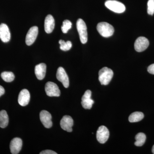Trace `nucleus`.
Masks as SVG:
<instances>
[{
    "mask_svg": "<svg viewBox=\"0 0 154 154\" xmlns=\"http://www.w3.org/2000/svg\"><path fill=\"white\" fill-rule=\"evenodd\" d=\"M109 134V131L107 127L104 125L99 127L96 133L97 140L100 143H105L108 140Z\"/></svg>",
    "mask_w": 154,
    "mask_h": 154,
    "instance_id": "nucleus-6",
    "label": "nucleus"
},
{
    "mask_svg": "<svg viewBox=\"0 0 154 154\" xmlns=\"http://www.w3.org/2000/svg\"><path fill=\"white\" fill-rule=\"evenodd\" d=\"M60 127L64 130L71 132L72 131V127L73 125V120L69 116H64L60 122Z\"/></svg>",
    "mask_w": 154,
    "mask_h": 154,
    "instance_id": "nucleus-11",
    "label": "nucleus"
},
{
    "mask_svg": "<svg viewBox=\"0 0 154 154\" xmlns=\"http://www.w3.org/2000/svg\"><path fill=\"white\" fill-rule=\"evenodd\" d=\"M72 23L70 21L68 20H65L63 23V25L61 27V30L63 33H66L69 30L72 28Z\"/></svg>",
    "mask_w": 154,
    "mask_h": 154,
    "instance_id": "nucleus-23",
    "label": "nucleus"
},
{
    "mask_svg": "<svg viewBox=\"0 0 154 154\" xmlns=\"http://www.w3.org/2000/svg\"><path fill=\"white\" fill-rule=\"evenodd\" d=\"M0 38L4 42H8L11 39V33L8 27L6 24L0 25Z\"/></svg>",
    "mask_w": 154,
    "mask_h": 154,
    "instance_id": "nucleus-14",
    "label": "nucleus"
},
{
    "mask_svg": "<svg viewBox=\"0 0 154 154\" xmlns=\"http://www.w3.org/2000/svg\"><path fill=\"white\" fill-rule=\"evenodd\" d=\"M30 100V94L28 90L23 89L19 93L18 102L22 106L28 105Z\"/></svg>",
    "mask_w": 154,
    "mask_h": 154,
    "instance_id": "nucleus-15",
    "label": "nucleus"
},
{
    "mask_svg": "<svg viewBox=\"0 0 154 154\" xmlns=\"http://www.w3.org/2000/svg\"><path fill=\"white\" fill-rule=\"evenodd\" d=\"M2 79L7 82H11L14 81L15 75L13 72H4L1 74Z\"/></svg>",
    "mask_w": 154,
    "mask_h": 154,
    "instance_id": "nucleus-21",
    "label": "nucleus"
},
{
    "mask_svg": "<svg viewBox=\"0 0 154 154\" xmlns=\"http://www.w3.org/2000/svg\"><path fill=\"white\" fill-rule=\"evenodd\" d=\"M147 71L149 73L154 75V63L148 67Z\"/></svg>",
    "mask_w": 154,
    "mask_h": 154,
    "instance_id": "nucleus-26",
    "label": "nucleus"
},
{
    "mask_svg": "<svg viewBox=\"0 0 154 154\" xmlns=\"http://www.w3.org/2000/svg\"><path fill=\"white\" fill-rule=\"evenodd\" d=\"M39 116L40 120L45 127L49 128L52 127L51 115L49 112L46 110H43L40 112Z\"/></svg>",
    "mask_w": 154,
    "mask_h": 154,
    "instance_id": "nucleus-12",
    "label": "nucleus"
},
{
    "mask_svg": "<svg viewBox=\"0 0 154 154\" xmlns=\"http://www.w3.org/2000/svg\"><path fill=\"white\" fill-rule=\"evenodd\" d=\"M152 152L154 154V145L153 146L152 148Z\"/></svg>",
    "mask_w": 154,
    "mask_h": 154,
    "instance_id": "nucleus-28",
    "label": "nucleus"
},
{
    "mask_svg": "<svg viewBox=\"0 0 154 154\" xmlns=\"http://www.w3.org/2000/svg\"><path fill=\"white\" fill-rule=\"evenodd\" d=\"M40 154H57V153L51 150H46L40 152Z\"/></svg>",
    "mask_w": 154,
    "mask_h": 154,
    "instance_id": "nucleus-25",
    "label": "nucleus"
},
{
    "mask_svg": "<svg viewBox=\"0 0 154 154\" xmlns=\"http://www.w3.org/2000/svg\"><path fill=\"white\" fill-rule=\"evenodd\" d=\"M46 65L45 63H41L37 65L35 68V74L37 79L39 80L43 79L46 73Z\"/></svg>",
    "mask_w": 154,
    "mask_h": 154,
    "instance_id": "nucleus-17",
    "label": "nucleus"
},
{
    "mask_svg": "<svg viewBox=\"0 0 154 154\" xmlns=\"http://www.w3.org/2000/svg\"><path fill=\"white\" fill-rule=\"evenodd\" d=\"M22 141L21 139L19 138H14L11 140L10 143V149L11 153L17 154L22 149Z\"/></svg>",
    "mask_w": 154,
    "mask_h": 154,
    "instance_id": "nucleus-13",
    "label": "nucleus"
},
{
    "mask_svg": "<svg viewBox=\"0 0 154 154\" xmlns=\"http://www.w3.org/2000/svg\"><path fill=\"white\" fill-rule=\"evenodd\" d=\"M5 93V90L4 88L0 85V97L4 95Z\"/></svg>",
    "mask_w": 154,
    "mask_h": 154,
    "instance_id": "nucleus-27",
    "label": "nucleus"
},
{
    "mask_svg": "<svg viewBox=\"0 0 154 154\" xmlns=\"http://www.w3.org/2000/svg\"><path fill=\"white\" fill-rule=\"evenodd\" d=\"M59 43L60 44V49L63 51L69 50L72 47V42L69 41L65 42L63 40H60L59 41Z\"/></svg>",
    "mask_w": 154,
    "mask_h": 154,
    "instance_id": "nucleus-22",
    "label": "nucleus"
},
{
    "mask_svg": "<svg viewBox=\"0 0 154 154\" xmlns=\"http://www.w3.org/2000/svg\"><path fill=\"white\" fill-rule=\"evenodd\" d=\"M99 79L101 85H107L112 80L113 75V71L107 67L100 70L99 72Z\"/></svg>",
    "mask_w": 154,
    "mask_h": 154,
    "instance_id": "nucleus-1",
    "label": "nucleus"
},
{
    "mask_svg": "<svg viewBox=\"0 0 154 154\" xmlns=\"http://www.w3.org/2000/svg\"><path fill=\"white\" fill-rule=\"evenodd\" d=\"M149 42L146 37L140 36L136 40L134 43V48L137 51L142 52L148 47Z\"/></svg>",
    "mask_w": 154,
    "mask_h": 154,
    "instance_id": "nucleus-7",
    "label": "nucleus"
},
{
    "mask_svg": "<svg viewBox=\"0 0 154 154\" xmlns=\"http://www.w3.org/2000/svg\"><path fill=\"white\" fill-rule=\"evenodd\" d=\"M55 26V22L53 17L51 15H48L45 20V30L47 33L52 32Z\"/></svg>",
    "mask_w": 154,
    "mask_h": 154,
    "instance_id": "nucleus-16",
    "label": "nucleus"
},
{
    "mask_svg": "<svg viewBox=\"0 0 154 154\" xmlns=\"http://www.w3.org/2000/svg\"><path fill=\"white\" fill-rule=\"evenodd\" d=\"M56 76L57 79L62 83L65 88H68L69 84V77L63 68L62 67L58 68Z\"/></svg>",
    "mask_w": 154,
    "mask_h": 154,
    "instance_id": "nucleus-9",
    "label": "nucleus"
},
{
    "mask_svg": "<svg viewBox=\"0 0 154 154\" xmlns=\"http://www.w3.org/2000/svg\"><path fill=\"white\" fill-rule=\"evenodd\" d=\"M91 91L90 90H87L82 97V105L85 109H91L94 104V100L91 98Z\"/></svg>",
    "mask_w": 154,
    "mask_h": 154,
    "instance_id": "nucleus-10",
    "label": "nucleus"
},
{
    "mask_svg": "<svg viewBox=\"0 0 154 154\" xmlns=\"http://www.w3.org/2000/svg\"><path fill=\"white\" fill-rule=\"evenodd\" d=\"M45 91L48 96L50 97H59L60 95L59 88L55 83L48 82L45 86Z\"/></svg>",
    "mask_w": 154,
    "mask_h": 154,
    "instance_id": "nucleus-5",
    "label": "nucleus"
},
{
    "mask_svg": "<svg viewBox=\"0 0 154 154\" xmlns=\"http://www.w3.org/2000/svg\"><path fill=\"white\" fill-rule=\"evenodd\" d=\"M38 33V28L37 26H33L28 30L26 35L25 42L28 46L31 45L36 40Z\"/></svg>",
    "mask_w": 154,
    "mask_h": 154,
    "instance_id": "nucleus-8",
    "label": "nucleus"
},
{
    "mask_svg": "<svg viewBox=\"0 0 154 154\" xmlns=\"http://www.w3.org/2000/svg\"><path fill=\"white\" fill-rule=\"evenodd\" d=\"M9 123V117L7 112L5 110L0 111V127L5 128Z\"/></svg>",
    "mask_w": 154,
    "mask_h": 154,
    "instance_id": "nucleus-18",
    "label": "nucleus"
},
{
    "mask_svg": "<svg viewBox=\"0 0 154 154\" xmlns=\"http://www.w3.org/2000/svg\"><path fill=\"white\" fill-rule=\"evenodd\" d=\"M147 5L148 14L149 15H153L154 14V0H149Z\"/></svg>",
    "mask_w": 154,
    "mask_h": 154,
    "instance_id": "nucleus-24",
    "label": "nucleus"
},
{
    "mask_svg": "<svg viewBox=\"0 0 154 154\" xmlns=\"http://www.w3.org/2000/svg\"><path fill=\"white\" fill-rule=\"evenodd\" d=\"M76 26L81 42L82 44H85L88 39L87 27L83 19H79L77 21Z\"/></svg>",
    "mask_w": 154,
    "mask_h": 154,
    "instance_id": "nucleus-3",
    "label": "nucleus"
},
{
    "mask_svg": "<svg viewBox=\"0 0 154 154\" xmlns=\"http://www.w3.org/2000/svg\"><path fill=\"white\" fill-rule=\"evenodd\" d=\"M144 115L142 112H135L129 116L128 120L130 122H136L143 119Z\"/></svg>",
    "mask_w": 154,
    "mask_h": 154,
    "instance_id": "nucleus-19",
    "label": "nucleus"
},
{
    "mask_svg": "<svg viewBox=\"0 0 154 154\" xmlns=\"http://www.w3.org/2000/svg\"><path fill=\"white\" fill-rule=\"evenodd\" d=\"M136 141L135 145L137 146H141L143 145L146 141V136L143 133H139L135 136Z\"/></svg>",
    "mask_w": 154,
    "mask_h": 154,
    "instance_id": "nucleus-20",
    "label": "nucleus"
},
{
    "mask_svg": "<svg viewBox=\"0 0 154 154\" xmlns=\"http://www.w3.org/2000/svg\"><path fill=\"white\" fill-rule=\"evenodd\" d=\"M105 6L110 11L118 14H121L125 11V6L122 3L115 0L106 1Z\"/></svg>",
    "mask_w": 154,
    "mask_h": 154,
    "instance_id": "nucleus-4",
    "label": "nucleus"
},
{
    "mask_svg": "<svg viewBox=\"0 0 154 154\" xmlns=\"http://www.w3.org/2000/svg\"><path fill=\"white\" fill-rule=\"evenodd\" d=\"M97 30L101 36L106 38L112 36L114 31L113 26L105 22L99 23L97 25Z\"/></svg>",
    "mask_w": 154,
    "mask_h": 154,
    "instance_id": "nucleus-2",
    "label": "nucleus"
}]
</instances>
